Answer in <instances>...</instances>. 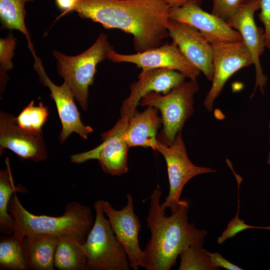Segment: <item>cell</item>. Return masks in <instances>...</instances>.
<instances>
[{"label":"cell","instance_id":"obj_15","mask_svg":"<svg viewBox=\"0 0 270 270\" xmlns=\"http://www.w3.org/2000/svg\"><path fill=\"white\" fill-rule=\"evenodd\" d=\"M168 32L186 58L212 82L214 66L211 44L196 28L171 19Z\"/></svg>","mask_w":270,"mask_h":270},{"label":"cell","instance_id":"obj_19","mask_svg":"<svg viewBox=\"0 0 270 270\" xmlns=\"http://www.w3.org/2000/svg\"><path fill=\"white\" fill-rule=\"evenodd\" d=\"M58 236L31 234L24 236V254L29 270H54V256Z\"/></svg>","mask_w":270,"mask_h":270},{"label":"cell","instance_id":"obj_3","mask_svg":"<svg viewBox=\"0 0 270 270\" xmlns=\"http://www.w3.org/2000/svg\"><path fill=\"white\" fill-rule=\"evenodd\" d=\"M9 211L15 222L13 233L23 238L31 234L58 237L70 234L78 238L84 243L94 222L91 208L78 202L68 204L64 214L60 216L32 214L22 206L16 192L10 200Z\"/></svg>","mask_w":270,"mask_h":270},{"label":"cell","instance_id":"obj_14","mask_svg":"<svg viewBox=\"0 0 270 270\" xmlns=\"http://www.w3.org/2000/svg\"><path fill=\"white\" fill-rule=\"evenodd\" d=\"M259 8V0H252L227 22L232 28L240 34L253 60L256 71V82L250 98L258 87L264 94V88L268 80L267 76L263 72L260 59L266 48L264 30L256 25L254 18L256 12Z\"/></svg>","mask_w":270,"mask_h":270},{"label":"cell","instance_id":"obj_7","mask_svg":"<svg viewBox=\"0 0 270 270\" xmlns=\"http://www.w3.org/2000/svg\"><path fill=\"white\" fill-rule=\"evenodd\" d=\"M136 109L122 105L120 116L115 125L102 135V142L96 148L72 154L71 162L80 164L90 160H97L104 172L120 176L128 171V154L129 148L125 134L130 117Z\"/></svg>","mask_w":270,"mask_h":270},{"label":"cell","instance_id":"obj_28","mask_svg":"<svg viewBox=\"0 0 270 270\" xmlns=\"http://www.w3.org/2000/svg\"><path fill=\"white\" fill-rule=\"evenodd\" d=\"M240 181L238 180V206L237 213L236 216L232 218L227 224L226 228L222 232L220 236H218L217 242L218 244H222L228 238H232L238 234L250 228H262L270 230V226H251L245 223L244 220H241L239 218L240 210V199H239V190Z\"/></svg>","mask_w":270,"mask_h":270},{"label":"cell","instance_id":"obj_13","mask_svg":"<svg viewBox=\"0 0 270 270\" xmlns=\"http://www.w3.org/2000/svg\"><path fill=\"white\" fill-rule=\"evenodd\" d=\"M5 149L15 153L23 160L35 162L44 160L48 157L43 132L34 133L23 129L12 114L0 112V154Z\"/></svg>","mask_w":270,"mask_h":270},{"label":"cell","instance_id":"obj_27","mask_svg":"<svg viewBox=\"0 0 270 270\" xmlns=\"http://www.w3.org/2000/svg\"><path fill=\"white\" fill-rule=\"evenodd\" d=\"M252 0H212V14L228 22Z\"/></svg>","mask_w":270,"mask_h":270},{"label":"cell","instance_id":"obj_25","mask_svg":"<svg viewBox=\"0 0 270 270\" xmlns=\"http://www.w3.org/2000/svg\"><path fill=\"white\" fill-rule=\"evenodd\" d=\"M179 270H216L210 262L207 250L203 246H191L184 249L180 254Z\"/></svg>","mask_w":270,"mask_h":270},{"label":"cell","instance_id":"obj_21","mask_svg":"<svg viewBox=\"0 0 270 270\" xmlns=\"http://www.w3.org/2000/svg\"><path fill=\"white\" fill-rule=\"evenodd\" d=\"M6 168L0 170V233L2 235L13 234L14 220L8 213L9 204L15 192H26V188L20 184L15 186L8 157L5 160Z\"/></svg>","mask_w":270,"mask_h":270},{"label":"cell","instance_id":"obj_1","mask_svg":"<svg viewBox=\"0 0 270 270\" xmlns=\"http://www.w3.org/2000/svg\"><path fill=\"white\" fill-rule=\"evenodd\" d=\"M170 8L163 0H78L70 12L132 34L140 52L160 46L168 35Z\"/></svg>","mask_w":270,"mask_h":270},{"label":"cell","instance_id":"obj_8","mask_svg":"<svg viewBox=\"0 0 270 270\" xmlns=\"http://www.w3.org/2000/svg\"><path fill=\"white\" fill-rule=\"evenodd\" d=\"M155 150L163 156L167 166L169 192L165 200L160 204L164 210L169 208L172 212L176 210L184 186L192 178L201 174L216 172L213 168L196 166L191 162L182 130L178 133L174 140L170 146L158 140Z\"/></svg>","mask_w":270,"mask_h":270},{"label":"cell","instance_id":"obj_10","mask_svg":"<svg viewBox=\"0 0 270 270\" xmlns=\"http://www.w3.org/2000/svg\"><path fill=\"white\" fill-rule=\"evenodd\" d=\"M100 201L114 234L128 255L130 268L134 270H138L140 267L145 268L144 250L138 240L141 224L134 212L131 194L126 195V204L120 210L114 208L106 200Z\"/></svg>","mask_w":270,"mask_h":270},{"label":"cell","instance_id":"obj_29","mask_svg":"<svg viewBox=\"0 0 270 270\" xmlns=\"http://www.w3.org/2000/svg\"><path fill=\"white\" fill-rule=\"evenodd\" d=\"M259 20L264 26L266 47L270 50V0H259Z\"/></svg>","mask_w":270,"mask_h":270},{"label":"cell","instance_id":"obj_2","mask_svg":"<svg viewBox=\"0 0 270 270\" xmlns=\"http://www.w3.org/2000/svg\"><path fill=\"white\" fill-rule=\"evenodd\" d=\"M162 191L158 186L150 196L149 212L146 218L150 238L144 250L147 270H170L177 258L191 246H203L207 232L188 222V202L180 200L169 216L160 204Z\"/></svg>","mask_w":270,"mask_h":270},{"label":"cell","instance_id":"obj_6","mask_svg":"<svg viewBox=\"0 0 270 270\" xmlns=\"http://www.w3.org/2000/svg\"><path fill=\"white\" fill-rule=\"evenodd\" d=\"M198 90L196 78H194L168 94L150 92L142 98L140 106L154 107L160 112L162 129L158 140L168 146L174 142L194 112V96Z\"/></svg>","mask_w":270,"mask_h":270},{"label":"cell","instance_id":"obj_11","mask_svg":"<svg viewBox=\"0 0 270 270\" xmlns=\"http://www.w3.org/2000/svg\"><path fill=\"white\" fill-rule=\"evenodd\" d=\"M34 68L38 76L39 80L47 86L50 92V97L54 100L62 124V130L58 136L61 144L65 142L72 132H76L84 139L93 132L90 126H85L82 122L80 114L74 102V96L66 82L60 86L55 84L46 74L40 58L33 50Z\"/></svg>","mask_w":270,"mask_h":270},{"label":"cell","instance_id":"obj_9","mask_svg":"<svg viewBox=\"0 0 270 270\" xmlns=\"http://www.w3.org/2000/svg\"><path fill=\"white\" fill-rule=\"evenodd\" d=\"M210 44L213 48L214 76L211 88L204 102L209 112L212 110L214 100L229 78L241 68L253 64L252 56L242 40Z\"/></svg>","mask_w":270,"mask_h":270},{"label":"cell","instance_id":"obj_18","mask_svg":"<svg viewBox=\"0 0 270 270\" xmlns=\"http://www.w3.org/2000/svg\"><path fill=\"white\" fill-rule=\"evenodd\" d=\"M162 124L156 108L148 106L142 112L136 111L130 118L126 132L128 146H140L155 150L158 142L157 132Z\"/></svg>","mask_w":270,"mask_h":270},{"label":"cell","instance_id":"obj_4","mask_svg":"<svg viewBox=\"0 0 270 270\" xmlns=\"http://www.w3.org/2000/svg\"><path fill=\"white\" fill-rule=\"evenodd\" d=\"M113 50L107 35L102 33L90 46L78 55L68 56L56 50L52 52L58 75L84 111L88 108V87L93 83L96 66L108 59Z\"/></svg>","mask_w":270,"mask_h":270},{"label":"cell","instance_id":"obj_24","mask_svg":"<svg viewBox=\"0 0 270 270\" xmlns=\"http://www.w3.org/2000/svg\"><path fill=\"white\" fill-rule=\"evenodd\" d=\"M48 114L46 106L42 102L38 106H35L34 100H32L16 117V121L24 130L34 133H42V128L47 120Z\"/></svg>","mask_w":270,"mask_h":270},{"label":"cell","instance_id":"obj_12","mask_svg":"<svg viewBox=\"0 0 270 270\" xmlns=\"http://www.w3.org/2000/svg\"><path fill=\"white\" fill-rule=\"evenodd\" d=\"M108 60L115 63L132 64L142 70H173L181 72L189 79L196 78L201 72L186 58L174 42L133 54H121L114 50Z\"/></svg>","mask_w":270,"mask_h":270},{"label":"cell","instance_id":"obj_17","mask_svg":"<svg viewBox=\"0 0 270 270\" xmlns=\"http://www.w3.org/2000/svg\"><path fill=\"white\" fill-rule=\"evenodd\" d=\"M186 78L181 72L170 69L142 70L138 80L130 84V94L122 102L136 108L142 98L150 92L166 94L181 86Z\"/></svg>","mask_w":270,"mask_h":270},{"label":"cell","instance_id":"obj_33","mask_svg":"<svg viewBox=\"0 0 270 270\" xmlns=\"http://www.w3.org/2000/svg\"><path fill=\"white\" fill-rule=\"evenodd\" d=\"M268 128H269V130H270V122H269V124H268ZM267 163L269 166H270V151H269V152H268V159H267Z\"/></svg>","mask_w":270,"mask_h":270},{"label":"cell","instance_id":"obj_30","mask_svg":"<svg viewBox=\"0 0 270 270\" xmlns=\"http://www.w3.org/2000/svg\"><path fill=\"white\" fill-rule=\"evenodd\" d=\"M208 255L211 263L219 269L222 268L228 270H242V268L230 262L217 252H211L207 250Z\"/></svg>","mask_w":270,"mask_h":270},{"label":"cell","instance_id":"obj_31","mask_svg":"<svg viewBox=\"0 0 270 270\" xmlns=\"http://www.w3.org/2000/svg\"><path fill=\"white\" fill-rule=\"evenodd\" d=\"M78 0H55L58 8L62 10V14L58 17L63 16L70 12L71 8L74 6Z\"/></svg>","mask_w":270,"mask_h":270},{"label":"cell","instance_id":"obj_5","mask_svg":"<svg viewBox=\"0 0 270 270\" xmlns=\"http://www.w3.org/2000/svg\"><path fill=\"white\" fill-rule=\"evenodd\" d=\"M94 224L82 244L86 270H130L128 255L105 218L100 200L94 202Z\"/></svg>","mask_w":270,"mask_h":270},{"label":"cell","instance_id":"obj_22","mask_svg":"<svg viewBox=\"0 0 270 270\" xmlns=\"http://www.w3.org/2000/svg\"><path fill=\"white\" fill-rule=\"evenodd\" d=\"M34 0H0V19L2 28L20 31L26 36L30 51L34 49L25 24L26 4Z\"/></svg>","mask_w":270,"mask_h":270},{"label":"cell","instance_id":"obj_26","mask_svg":"<svg viewBox=\"0 0 270 270\" xmlns=\"http://www.w3.org/2000/svg\"><path fill=\"white\" fill-rule=\"evenodd\" d=\"M16 39L12 33L0 39V94L4 90L8 80V72L14 68L12 61L14 54Z\"/></svg>","mask_w":270,"mask_h":270},{"label":"cell","instance_id":"obj_16","mask_svg":"<svg viewBox=\"0 0 270 270\" xmlns=\"http://www.w3.org/2000/svg\"><path fill=\"white\" fill-rule=\"evenodd\" d=\"M170 17L196 28L210 43L242 40L240 34L227 22L204 10L196 2L170 8Z\"/></svg>","mask_w":270,"mask_h":270},{"label":"cell","instance_id":"obj_23","mask_svg":"<svg viewBox=\"0 0 270 270\" xmlns=\"http://www.w3.org/2000/svg\"><path fill=\"white\" fill-rule=\"evenodd\" d=\"M23 238L12 234L0 236V270H28Z\"/></svg>","mask_w":270,"mask_h":270},{"label":"cell","instance_id":"obj_20","mask_svg":"<svg viewBox=\"0 0 270 270\" xmlns=\"http://www.w3.org/2000/svg\"><path fill=\"white\" fill-rule=\"evenodd\" d=\"M83 242L73 235L58 237L54 256L55 268L60 270H86L87 260L82 250Z\"/></svg>","mask_w":270,"mask_h":270},{"label":"cell","instance_id":"obj_32","mask_svg":"<svg viewBox=\"0 0 270 270\" xmlns=\"http://www.w3.org/2000/svg\"><path fill=\"white\" fill-rule=\"evenodd\" d=\"M170 8H178L190 2L201 4V0H163Z\"/></svg>","mask_w":270,"mask_h":270}]
</instances>
